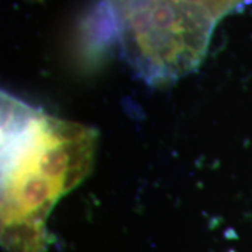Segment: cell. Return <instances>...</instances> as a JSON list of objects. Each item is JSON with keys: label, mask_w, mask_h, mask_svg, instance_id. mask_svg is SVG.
<instances>
[{"label": "cell", "mask_w": 252, "mask_h": 252, "mask_svg": "<svg viewBox=\"0 0 252 252\" xmlns=\"http://www.w3.org/2000/svg\"><path fill=\"white\" fill-rule=\"evenodd\" d=\"M172 1L199 10L209 17L213 18L217 23L225 13L234 9L235 6L238 3H241L243 0H172Z\"/></svg>", "instance_id": "2"}, {"label": "cell", "mask_w": 252, "mask_h": 252, "mask_svg": "<svg viewBox=\"0 0 252 252\" xmlns=\"http://www.w3.org/2000/svg\"><path fill=\"white\" fill-rule=\"evenodd\" d=\"M1 221L6 252H48V219L93 170V126L48 114L1 93Z\"/></svg>", "instance_id": "1"}]
</instances>
